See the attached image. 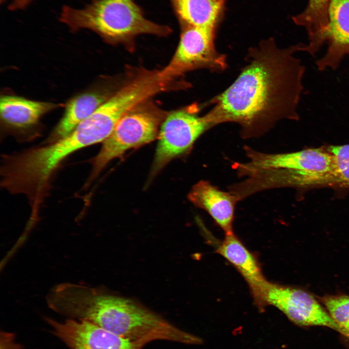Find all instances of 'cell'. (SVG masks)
I'll return each mask as SVG.
<instances>
[{
	"instance_id": "obj_1",
	"label": "cell",
	"mask_w": 349,
	"mask_h": 349,
	"mask_svg": "<svg viewBox=\"0 0 349 349\" xmlns=\"http://www.w3.org/2000/svg\"><path fill=\"white\" fill-rule=\"evenodd\" d=\"M304 46L281 48L270 39L249 50L237 79L212 100L208 121L213 127L237 123L246 139L263 135L280 120H298L305 67L295 55Z\"/></svg>"
},
{
	"instance_id": "obj_2",
	"label": "cell",
	"mask_w": 349,
	"mask_h": 349,
	"mask_svg": "<svg viewBox=\"0 0 349 349\" xmlns=\"http://www.w3.org/2000/svg\"><path fill=\"white\" fill-rule=\"evenodd\" d=\"M62 309L69 318L91 322L143 347L155 340L201 342L136 301L96 287L70 284L62 296Z\"/></svg>"
},
{
	"instance_id": "obj_3",
	"label": "cell",
	"mask_w": 349,
	"mask_h": 349,
	"mask_svg": "<svg viewBox=\"0 0 349 349\" xmlns=\"http://www.w3.org/2000/svg\"><path fill=\"white\" fill-rule=\"evenodd\" d=\"M106 138L99 123L90 116L63 138L42 146L4 155L0 168L1 186L12 194L26 196L36 211L61 162L74 152L103 143Z\"/></svg>"
},
{
	"instance_id": "obj_4",
	"label": "cell",
	"mask_w": 349,
	"mask_h": 349,
	"mask_svg": "<svg viewBox=\"0 0 349 349\" xmlns=\"http://www.w3.org/2000/svg\"><path fill=\"white\" fill-rule=\"evenodd\" d=\"M248 161L235 163L241 192L246 197L262 190L285 187L335 184L332 155L321 148L278 154L265 153L244 146Z\"/></svg>"
},
{
	"instance_id": "obj_5",
	"label": "cell",
	"mask_w": 349,
	"mask_h": 349,
	"mask_svg": "<svg viewBox=\"0 0 349 349\" xmlns=\"http://www.w3.org/2000/svg\"><path fill=\"white\" fill-rule=\"evenodd\" d=\"M60 20L77 30L86 28L109 42L131 43L138 35L166 36L171 28L147 19L134 0H93L81 8L64 5Z\"/></svg>"
},
{
	"instance_id": "obj_6",
	"label": "cell",
	"mask_w": 349,
	"mask_h": 349,
	"mask_svg": "<svg viewBox=\"0 0 349 349\" xmlns=\"http://www.w3.org/2000/svg\"><path fill=\"white\" fill-rule=\"evenodd\" d=\"M146 100L126 113L111 135L102 143L91 160L89 179H95L107 165L127 151L148 143L158 138L161 125L168 113Z\"/></svg>"
},
{
	"instance_id": "obj_7",
	"label": "cell",
	"mask_w": 349,
	"mask_h": 349,
	"mask_svg": "<svg viewBox=\"0 0 349 349\" xmlns=\"http://www.w3.org/2000/svg\"><path fill=\"white\" fill-rule=\"evenodd\" d=\"M180 25L181 34L177 48L168 64L159 70L163 79L173 83L176 78L190 70L207 68L222 71L225 68V55L215 48L214 29Z\"/></svg>"
},
{
	"instance_id": "obj_8",
	"label": "cell",
	"mask_w": 349,
	"mask_h": 349,
	"mask_svg": "<svg viewBox=\"0 0 349 349\" xmlns=\"http://www.w3.org/2000/svg\"><path fill=\"white\" fill-rule=\"evenodd\" d=\"M194 108L168 113L162 122L150 176H155L173 159L189 152L195 141L213 126Z\"/></svg>"
},
{
	"instance_id": "obj_9",
	"label": "cell",
	"mask_w": 349,
	"mask_h": 349,
	"mask_svg": "<svg viewBox=\"0 0 349 349\" xmlns=\"http://www.w3.org/2000/svg\"><path fill=\"white\" fill-rule=\"evenodd\" d=\"M276 307L291 321L303 326H324L341 331L328 312L304 290L268 281L262 294L260 308Z\"/></svg>"
},
{
	"instance_id": "obj_10",
	"label": "cell",
	"mask_w": 349,
	"mask_h": 349,
	"mask_svg": "<svg viewBox=\"0 0 349 349\" xmlns=\"http://www.w3.org/2000/svg\"><path fill=\"white\" fill-rule=\"evenodd\" d=\"M46 321L53 333L70 349H142L137 343L91 322L67 318L63 322L50 318Z\"/></svg>"
},
{
	"instance_id": "obj_11",
	"label": "cell",
	"mask_w": 349,
	"mask_h": 349,
	"mask_svg": "<svg viewBox=\"0 0 349 349\" xmlns=\"http://www.w3.org/2000/svg\"><path fill=\"white\" fill-rule=\"evenodd\" d=\"M329 21L322 39L326 43L324 55L316 61L317 69H336L343 59L349 55V0H331Z\"/></svg>"
},
{
	"instance_id": "obj_12",
	"label": "cell",
	"mask_w": 349,
	"mask_h": 349,
	"mask_svg": "<svg viewBox=\"0 0 349 349\" xmlns=\"http://www.w3.org/2000/svg\"><path fill=\"white\" fill-rule=\"evenodd\" d=\"M216 252L226 259L243 277L255 304L259 303L268 281L258 258L251 252L234 233L225 234L216 248Z\"/></svg>"
},
{
	"instance_id": "obj_13",
	"label": "cell",
	"mask_w": 349,
	"mask_h": 349,
	"mask_svg": "<svg viewBox=\"0 0 349 349\" xmlns=\"http://www.w3.org/2000/svg\"><path fill=\"white\" fill-rule=\"evenodd\" d=\"M188 199L208 213L225 235L234 233L235 209L238 202L234 194L222 190L207 181L201 180L192 187Z\"/></svg>"
},
{
	"instance_id": "obj_14",
	"label": "cell",
	"mask_w": 349,
	"mask_h": 349,
	"mask_svg": "<svg viewBox=\"0 0 349 349\" xmlns=\"http://www.w3.org/2000/svg\"><path fill=\"white\" fill-rule=\"evenodd\" d=\"M56 106L50 102L4 95L0 100V117L5 124L11 127L28 128L35 125L43 115Z\"/></svg>"
},
{
	"instance_id": "obj_15",
	"label": "cell",
	"mask_w": 349,
	"mask_h": 349,
	"mask_svg": "<svg viewBox=\"0 0 349 349\" xmlns=\"http://www.w3.org/2000/svg\"><path fill=\"white\" fill-rule=\"evenodd\" d=\"M109 97L103 93L90 92L80 95L70 100L67 104L63 117L52 132L49 143L69 134Z\"/></svg>"
},
{
	"instance_id": "obj_16",
	"label": "cell",
	"mask_w": 349,
	"mask_h": 349,
	"mask_svg": "<svg viewBox=\"0 0 349 349\" xmlns=\"http://www.w3.org/2000/svg\"><path fill=\"white\" fill-rule=\"evenodd\" d=\"M180 24L214 29L221 0H170Z\"/></svg>"
},
{
	"instance_id": "obj_17",
	"label": "cell",
	"mask_w": 349,
	"mask_h": 349,
	"mask_svg": "<svg viewBox=\"0 0 349 349\" xmlns=\"http://www.w3.org/2000/svg\"><path fill=\"white\" fill-rule=\"evenodd\" d=\"M331 0H309L306 9L294 17L295 23L305 28L308 43L305 51L315 55L322 46V39L329 21V7Z\"/></svg>"
},
{
	"instance_id": "obj_18",
	"label": "cell",
	"mask_w": 349,
	"mask_h": 349,
	"mask_svg": "<svg viewBox=\"0 0 349 349\" xmlns=\"http://www.w3.org/2000/svg\"><path fill=\"white\" fill-rule=\"evenodd\" d=\"M322 301L341 333L349 337V296H326L322 298Z\"/></svg>"
},
{
	"instance_id": "obj_19",
	"label": "cell",
	"mask_w": 349,
	"mask_h": 349,
	"mask_svg": "<svg viewBox=\"0 0 349 349\" xmlns=\"http://www.w3.org/2000/svg\"><path fill=\"white\" fill-rule=\"evenodd\" d=\"M327 151L333 158L335 184L349 188V144L330 146Z\"/></svg>"
},
{
	"instance_id": "obj_20",
	"label": "cell",
	"mask_w": 349,
	"mask_h": 349,
	"mask_svg": "<svg viewBox=\"0 0 349 349\" xmlns=\"http://www.w3.org/2000/svg\"><path fill=\"white\" fill-rule=\"evenodd\" d=\"M0 349H22L19 345L14 341V337L12 333H3L1 334Z\"/></svg>"
},
{
	"instance_id": "obj_21",
	"label": "cell",
	"mask_w": 349,
	"mask_h": 349,
	"mask_svg": "<svg viewBox=\"0 0 349 349\" xmlns=\"http://www.w3.org/2000/svg\"><path fill=\"white\" fill-rule=\"evenodd\" d=\"M6 0H0V1L2 3V2H5Z\"/></svg>"
}]
</instances>
